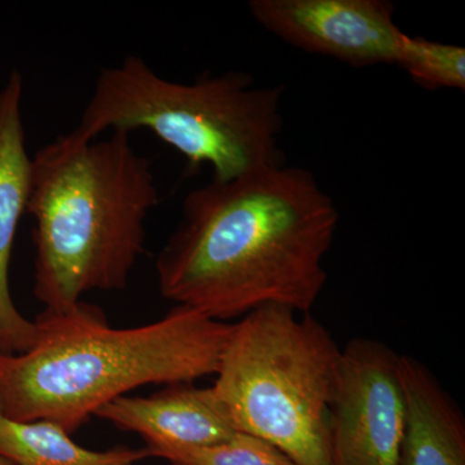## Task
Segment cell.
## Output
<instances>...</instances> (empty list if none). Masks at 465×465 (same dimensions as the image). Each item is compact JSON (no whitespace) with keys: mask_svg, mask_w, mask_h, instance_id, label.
Returning a JSON list of instances; mask_svg holds the SVG:
<instances>
[{"mask_svg":"<svg viewBox=\"0 0 465 465\" xmlns=\"http://www.w3.org/2000/svg\"><path fill=\"white\" fill-rule=\"evenodd\" d=\"M339 224L332 198L300 167H269L194 189L159 252L164 299L225 322L265 305L309 313Z\"/></svg>","mask_w":465,"mask_h":465,"instance_id":"cell-1","label":"cell"},{"mask_svg":"<svg viewBox=\"0 0 465 465\" xmlns=\"http://www.w3.org/2000/svg\"><path fill=\"white\" fill-rule=\"evenodd\" d=\"M25 353L0 356V401L12 420H50L72 434L128 391L215 375L232 324L176 305L155 322L110 326L97 305L43 312Z\"/></svg>","mask_w":465,"mask_h":465,"instance_id":"cell-2","label":"cell"},{"mask_svg":"<svg viewBox=\"0 0 465 465\" xmlns=\"http://www.w3.org/2000/svg\"><path fill=\"white\" fill-rule=\"evenodd\" d=\"M158 204L152 164L125 131L91 142L70 133L39 149L26 213L35 220L34 295L45 311H69L90 291L127 289Z\"/></svg>","mask_w":465,"mask_h":465,"instance_id":"cell-3","label":"cell"},{"mask_svg":"<svg viewBox=\"0 0 465 465\" xmlns=\"http://www.w3.org/2000/svg\"><path fill=\"white\" fill-rule=\"evenodd\" d=\"M282 85H256L243 72L203 74L193 84L158 75L139 56L104 67L78 127L91 142L105 131L148 130L188 159L210 164L216 182L283 166Z\"/></svg>","mask_w":465,"mask_h":465,"instance_id":"cell-4","label":"cell"},{"mask_svg":"<svg viewBox=\"0 0 465 465\" xmlns=\"http://www.w3.org/2000/svg\"><path fill=\"white\" fill-rule=\"evenodd\" d=\"M341 349L311 313L265 305L232 324L213 390L237 432L296 465H332L329 415Z\"/></svg>","mask_w":465,"mask_h":465,"instance_id":"cell-5","label":"cell"},{"mask_svg":"<svg viewBox=\"0 0 465 465\" xmlns=\"http://www.w3.org/2000/svg\"><path fill=\"white\" fill-rule=\"evenodd\" d=\"M399 358L371 338L341 349L329 415L332 465H400L406 406Z\"/></svg>","mask_w":465,"mask_h":465,"instance_id":"cell-6","label":"cell"},{"mask_svg":"<svg viewBox=\"0 0 465 465\" xmlns=\"http://www.w3.org/2000/svg\"><path fill=\"white\" fill-rule=\"evenodd\" d=\"M249 9L287 45L353 67L396 65L405 34L387 0H251Z\"/></svg>","mask_w":465,"mask_h":465,"instance_id":"cell-7","label":"cell"},{"mask_svg":"<svg viewBox=\"0 0 465 465\" xmlns=\"http://www.w3.org/2000/svg\"><path fill=\"white\" fill-rule=\"evenodd\" d=\"M96 416L143 437L150 457L219 445L238 433L213 387H195L194 382L167 385L150 396L119 397Z\"/></svg>","mask_w":465,"mask_h":465,"instance_id":"cell-8","label":"cell"},{"mask_svg":"<svg viewBox=\"0 0 465 465\" xmlns=\"http://www.w3.org/2000/svg\"><path fill=\"white\" fill-rule=\"evenodd\" d=\"M24 78L12 72L0 91V356L25 353L38 327L20 313L9 290V265L18 224L26 213L30 162L21 103Z\"/></svg>","mask_w":465,"mask_h":465,"instance_id":"cell-9","label":"cell"},{"mask_svg":"<svg viewBox=\"0 0 465 465\" xmlns=\"http://www.w3.org/2000/svg\"><path fill=\"white\" fill-rule=\"evenodd\" d=\"M406 419L400 465H465V419L420 361L399 358Z\"/></svg>","mask_w":465,"mask_h":465,"instance_id":"cell-10","label":"cell"},{"mask_svg":"<svg viewBox=\"0 0 465 465\" xmlns=\"http://www.w3.org/2000/svg\"><path fill=\"white\" fill-rule=\"evenodd\" d=\"M0 457L12 465H134L150 454L146 448L94 451L79 446L54 421L0 415Z\"/></svg>","mask_w":465,"mask_h":465,"instance_id":"cell-11","label":"cell"},{"mask_svg":"<svg viewBox=\"0 0 465 465\" xmlns=\"http://www.w3.org/2000/svg\"><path fill=\"white\" fill-rule=\"evenodd\" d=\"M396 65L427 90H465V50L403 34Z\"/></svg>","mask_w":465,"mask_h":465,"instance_id":"cell-12","label":"cell"},{"mask_svg":"<svg viewBox=\"0 0 465 465\" xmlns=\"http://www.w3.org/2000/svg\"><path fill=\"white\" fill-rule=\"evenodd\" d=\"M158 458L177 465H296L271 443L241 432L219 445L170 450Z\"/></svg>","mask_w":465,"mask_h":465,"instance_id":"cell-13","label":"cell"},{"mask_svg":"<svg viewBox=\"0 0 465 465\" xmlns=\"http://www.w3.org/2000/svg\"><path fill=\"white\" fill-rule=\"evenodd\" d=\"M0 465H12L11 463H9V461L7 460V459H5L3 457H0Z\"/></svg>","mask_w":465,"mask_h":465,"instance_id":"cell-14","label":"cell"},{"mask_svg":"<svg viewBox=\"0 0 465 465\" xmlns=\"http://www.w3.org/2000/svg\"><path fill=\"white\" fill-rule=\"evenodd\" d=\"M0 415H3L2 401H0Z\"/></svg>","mask_w":465,"mask_h":465,"instance_id":"cell-15","label":"cell"},{"mask_svg":"<svg viewBox=\"0 0 465 465\" xmlns=\"http://www.w3.org/2000/svg\"><path fill=\"white\" fill-rule=\"evenodd\" d=\"M173 465H177V464H173Z\"/></svg>","mask_w":465,"mask_h":465,"instance_id":"cell-16","label":"cell"}]
</instances>
